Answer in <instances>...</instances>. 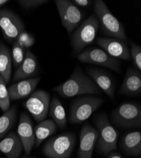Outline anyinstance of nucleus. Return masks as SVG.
<instances>
[{
	"label": "nucleus",
	"instance_id": "25",
	"mask_svg": "<svg viewBox=\"0 0 141 158\" xmlns=\"http://www.w3.org/2000/svg\"><path fill=\"white\" fill-rule=\"evenodd\" d=\"M10 108V99L6 84L0 75V108L5 112Z\"/></svg>",
	"mask_w": 141,
	"mask_h": 158
},
{
	"label": "nucleus",
	"instance_id": "27",
	"mask_svg": "<svg viewBox=\"0 0 141 158\" xmlns=\"http://www.w3.org/2000/svg\"><path fill=\"white\" fill-rule=\"evenodd\" d=\"M131 57L132 59L133 63L139 72L141 70V48L136 44L134 42L131 43Z\"/></svg>",
	"mask_w": 141,
	"mask_h": 158
},
{
	"label": "nucleus",
	"instance_id": "11",
	"mask_svg": "<svg viewBox=\"0 0 141 158\" xmlns=\"http://www.w3.org/2000/svg\"><path fill=\"white\" fill-rule=\"evenodd\" d=\"M25 107L37 122L44 120L50 106L49 93L43 90L34 91L24 104Z\"/></svg>",
	"mask_w": 141,
	"mask_h": 158
},
{
	"label": "nucleus",
	"instance_id": "32",
	"mask_svg": "<svg viewBox=\"0 0 141 158\" xmlns=\"http://www.w3.org/2000/svg\"><path fill=\"white\" fill-rule=\"evenodd\" d=\"M10 1H8V0H0V7H2Z\"/></svg>",
	"mask_w": 141,
	"mask_h": 158
},
{
	"label": "nucleus",
	"instance_id": "31",
	"mask_svg": "<svg viewBox=\"0 0 141 158\" xmlns=\"http://www.w3.org/2000/svg\"><path fill=\"white\" fill-rule=\"evenodd\" d=\"M105 158H123L120 154L117 153V152H110L108 157H105Z\"/></svg>",
	"mask_w": 141,
	"mask_h": 158
},
{
	"label": "nucleus",
	"instance_id": "9",
	"mask_svg": "<svg viewBox=\"0 0 141 158\" xmlns=\"http://www.w3.org/2000/svg\"><path fill=\"white\" fill-rule=\"evenodd\" d=\"M0 28L5 40L9 43H14L19 36L25 31L21 19L9 9L0 10Z\"/></svg>",
	"mask_w": 141,
	"mask_h": 158
},
{
	"label": "nucleus",
	"instance_id": "6",
	"mask_svg": "<svg viewBox=\"0 0 141 158\" xmlns=\"http://www.w3.org/2000/svg\"><path fill=\"white\" fill-rule=\"evenodd\" d=\"M105 100L97 96H82L71 104L69 121L72 124H80L87 120L104 103Z\"/></svg>",
	"mask_w": 141,
	"mask_h": 158
},
{
	"label": "nucleus",
	"instance_id": "23",
	"mask_svg": "<svg viewBox=\"0 0 141 158\" xmlns=\"http://www.w3.org/2000/svg\"><path fill=\"white\" fill-rule=\"evenodd\" d=\"M49 115L53 120L61 129H64L67 127V120L66 112L60 100L54 97L50 102Z\"/></svg>",
	"mask_w": 141,
	"mask_h": 158
},
{
	"label": "nucleus",
	"instance_id": "1",
	"mask_svg": "<svg viewBox=\"0 0 141 158\" xmlns=\"http://www.w3.org/2000/svg\"><path fill=\"white\" fill-rule=\"evenodd\" d=\"M53 90L65 98L83 94H102V90L93 79L87 75L79 66H76L72 73L65 82L54 87Z\"/></svg>",
	"mask_w": 141,
	"mask_h": 158
},
{
	"label": "nucleus",
	"instance_id": "2",
	"mask_svg": "<svg viewBox=\"0 0 141 158\" xmlns=\"http://www.w3.org/2000/svg\"><path fill=\"white\" fill-rule=\"evenodd\" d=\"M94 15L99 22L100 32L108 37L127 41V37L123 24L115 17L106 3L102 0L94 1Z\"/></svg>",
	"mask_w": 141,
	"mask_h": 158
},
{
	"label": "nucleus",
	"instance_id": "18",
	"mask_svg": "<svg viewBox=\"0 0 141 158\" xmlns=\"http://www.w3.org/2000/svg\"><path fill=\"white\" fill-rule=\"evenodd\" d=\"M119 93L126 96H139L141 94L140 72L129 69L126 70Z\"/></svg>",
	"mask_w": 141,
	"mask_h": 158
},
{
	"label": "nucleus",
	"instance_id": "17",
	"mask_svg": "<svg viewBox=\"0 0 141 158\" xmlns=\"http://www.w3.org/2000/svg\"><path fill=\"white\" fill-rule=\"evenodd\" d=\"M86 71L98 87L103 90L110 99H113L114 98V85L108 72L92 67L87 68Z\"/></svg>",
	"mask_w": 141,
	"mask_h": 158
},
{
	"label": "nucleus",
	"instance_id": "29",
	"mask_svg": "<svg viewBox=\"0 0 141 158\" xmlns=\"http://www.w3.org/2000/svg\"><path fill=\"white\" fill-rule=\"evenodd\" d=\"M72 2L77 7H88L92 5L94 1H91V0H73Z\"/></svg>",
	"mask_w": 141,
	"mask_h": 158
},
{
	"label": "nucleus",
	"instance_id": "19",
	"mask_svg": "<svg viewBox=\"0 0 141 158\" xmlns=\"http://www.w3.org/2000/svg\"><path fill=\"white\" fill-rule=\"evenodd\" d=\"M23 149L22 142L17 134L11 131L0 142V152L8 158H19Z\"/></svg>",
	"mask_w": 141,
	"mask_h": 158
},
{
	"label": "nucleus",
	"instance_id": "16",
	"mask_svg": "<svg viewBox=\"0 0 141 158\" xmlns=\"http://www.w3.org/2000/svg\"><path fill=\"white\" fill-rule=\"evenodd\" d=\"M41 81L40 77L25 79L12 84L8 88L11 100L24 99L32 93Z\"/></svg>",
	"mask_w": 141,
	"mask_h": 158
},
{
	"label": "nucleus",
	"instance_id": "14",
	"mask_svg": "<svg viewBox=\"0 0 141 158\" xmlns=\"http://www.w3.org/2000/svg\"><path fill=\"white\" fill-rule=\"evenodd\" d=\"M17 134L22 142L25 152L29 154L35 146V139L32 122L29 116L25 112L20 114Z\"/></svg>",
	"mask_w": 141,
	"mask_h": 158
},
{
	"label": "nucleus",
	"instance_id": "13",
	"mask_svg": "<svg viewBox=\"0 0 141 158\" xmlns=\"http://www.w3.org/2000/svg\"><path fill=\"white\" fill-rule=\"evenodd\" d=\"M98 137L97 130L89 124H85L80 131L79 158H93V154Z\"/></svg>",
	"mask_w": 141,
	"mask_h": 158
},
{
	"label": "nucleus",
	"instance_id": "15",
	"mask_svg": "<svg viewBox=\"0 0 141 158\" xmlns=\"http://www.w3.org/2000/svg\"><path fill=\"white\" fill-rule=\"evenodd\" d=\"M37 69L38 63L36 56L32 51L28 50L25 52L22 63L17 69L13 77L12 82H16L31 78V77L36 74Z\"/></svg>",
	"mask_w": 141,
	"mask_h": 158
},
{
	"label": "nucleus",
	"instance_id": "20",
	"mask_svg": "<svg viewBox=\"0 0 141 158\" xmlns=\"http://www.w3.org/2000/svg\"><path fill=\"white\" fill-rule=\"evenodd\" d=\"M120 146L121 149L126 154L139 156L141 154V133L134 131L126 133L122 137Z\"/></svg>",
	"mask_w": 141,
	"mask_h": 158
},
{
	"label": "nucleus",
	"instance_id": "3",
	"mask_svg": "<svg viewBox=\"0 0 141 158\" xmlns=\"http://www.w3.org/2000/svg\"><path fill=\"white\" fill-rule=\"evenodd\" d=\"M98 30V20L92 14L78 26L72 35L71 46L74 53L79 55L84 48L93 44Z\"/></svg>",
	"mask_w": 141,
	"mask_h": 158
},
{
	"label": "nucleus",
	"instance_id": "8",
	"mask_svg": "<svg viewBox=\"0 0 141 158\" xmlns=\"http://www.w3.org/2000/svg\"><path fill=\"white\" fill-rule=\"evenodd\" d=\"M78 60L84 63L99 65L120 72V61L118 59L110 56L101 48L89 47L84 49L77 55Z\"/></svg>",
	"mask_w": 141,
	"mask_h": 158
},
{
	"label": "nucleus",
	"instance_id": "30",
	"mask_svg": "<svg viewBox=\"0 0 141 158\" xmlns=\"http://www.w3.org/2000/svg\"><path fill=\"white\" fill-rule=\"evenodd\" d=\"M34 43H35V39H34V36L31 35L29 38L27 39V41L24 43L23 46L25 49V48H29L34 44Z\"/></svg>",
	"mask_w": 141,
	"mask_h": 158
},
{
	"label": "nucleus",
	"instance_id": "12",
	"mask_svg": "<svg viewBox=\"0 0 141 158\" xmlns=\"http://www.w3.org/2000/svg\"><path fill=\"white\" fill-rule=\"evenodd\" d=\"M97 44L113 58L130 60V50L125 42L120 39L111 37H99L96 39Z\"/></svg>",
	"mask_w": 141,
	"mask_h": 158
},
{
	"label": "nucleus",
	"instance_id": "10",
	"mask_svg": "<svg viewBox=\"0 0 141 158\" xmlns=\"http://www.w3.org/2000/svg\"><path fill=\"white\" fill-rule=\"evenodd\" d=\"M55 3L62 25L70 34L81 23L84 17L82 11L68 0H56Z\"/></svg>",
	"mask_w": 141,
	"mask_h": 158
},
{
	"label": "nucleus",
	"instance_id": "7",
	"mask_svg": "<svg viewBox=\"0 0 141 158\" xmlns=\"http://www.w3.org/2000/svg\"><path fill=\"white\" fill-rule=\"evenodd\" d=\"M75 140L73 133H63L48 140L43 147V152L49 158H69L73 151Z\"/></svg>",
	"mask_w": 141,
	"mask_h": 158
},
{
	"label": "nucleus",
	"instance_id": "4",
	"mask_svg": "<svg viewBox=\"0 0 141 158\" xmlns=\"http://www.w3.org/2000/svg\"><path fill=\"white\" fill-rule=\"evenodd\" d=\"M95 125L98 131L97 147L102 155H108L117 149L118 132L110 123L106 113L99 114L95 119Z\"/></svg>",
	"mask_w": 141,
	"mask_h": 158
},
{
	"label": "nucleus",
	"instance_id": "22",
	"mask_svg": "<svg viewBox=\"0 0 141 158\" xmlns=\"http://www.w3.org/2000/svg\"><path fill=\"white\" fill-rule=\"evenodd\" d=\"M56 130V124L53 120L49 119L41 122L34 128L35 139V147H39L45 139L54 134Z\"/></svg>",
	"mask_w": 141,
	"mask_h": 158
},
{
	"label": "nucleus",
	"instance_id": "26",
	"mask_svg": "<svg viewBox=\"0 0 141 158\" xmlns=\"http://www.w3.org/2000/svg\"><path fill=\"white\" fill-rule=\"evenodd\" d=\"M25 55V51L23 46L17 41L13 44L12 48V63L15 69H17L22 63Z\"/></svg>",
	"mask_w": 141,
	"mask_h": 158
},
{
	"label": "nucleus",
	"instance_id": "28",
	"mask_svg": "<svg viewBox=\"0 0 141 158\" xmlns=\"http://www.w3.org/2000/svg\"><path fill=\"white\" fill-rule=\"evenodd\" d=\"M48 0H20L19 4L24 9L29 10L39 7L44 4L48 3Z\"/></svg>",
	"mask_w": 141,
	"mask_h": 158
},
{
	"label": "nucleus",
	"instance_id": "21",
	"mask_svg": "<svg viewBox=\"0 0 141 158\" xmlns=\"http://www.w3.org/2000/svg\"><path fill=\"white\" fill-rule=\"evenodd\" d=\"M12 56L10 49L0 41V75L7 85L11 79L12 72Z\"/></svg>",
	"mask_w": 141,
	"mask_h": 158
},
{
	"label": "nucleus",
	"instance_id": "33",
	"mask_svg": "<svg viewBox=\"0 0 141 158\" xmlns=\"http://www.w3.org/2000/svg\"><path fill=\"white\" fill-rule=\"evenodd\" d=\"M22 158H35V157H24Z\"/></svg>",
	"mask_w": 141,
	"mask_h": 158
},
{
	"label": "nucleus",
	"instance_id": "5",
	"mask_svg": "<svg viewBox=\"0 0 141 158\" xmlns=\"http://www.w3.org/2000/svg\"><path fill=\"white\" fill-rule=\"evenodd\" d=\"M113 124L122 129H131L141 127V107L135 102H125L111 114Z\"/></svg>",
	"mask_w": 141,
	"mask_h": 158
},
{
	"label": "nucleus",
	"instance_id": "24",
	"mask_svg": "<svg viewBox=\"0 0 141 158\" xmlns=\"http://www.w3.org/2000/svg\"><path fill=\"white\" fill-rule=\"evenodd\" d=\"M17 107L13 106L0 116V139L4 137L14 126L17 120Z\"/></svg>",
	"mask_w": 141,
	"mask_h": 158
}]
</instances>
